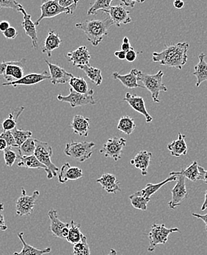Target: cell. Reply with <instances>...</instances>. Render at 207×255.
<instances>
[{"instance_id":"cell-4","label":"cell","mask_w":207,"mask_h":255,"mask_svg":"<svg viewBox=\"0 0 207 255\" xmlns=\"http://www.w3.org/2000/svg\"><path fill=\"white\" fill-rule=\"evenodd\" d=\"M163 76L164 73L162 70H159L155 75L142 73L140 75L139 81L142 83V85L148 92H151L153 101L156 104L160 103L159 99V93L168 91L166 86L162 82Z\"/></svg>"},{"instance_id":"cell-31","label":"cell","mask_w":207,"mask_h":255,"mask_svg":"<svg viewBox=\"0 0 207 255\" xmlns=\"http://www.w3.org/2000/svg\"><path fill=\"white\" fill-rule=\"evenodd\" d=\"M199 164L196 161L192 162L190 166L186 169L182 168L179 172H171L170 176H174L176 174H182L186 179H189L191 182H196L199 180L200 177V171L199 169Z\"/></svg>"},{"instance_id":"cell-25","label":"cell","mask_w":207,"mask_h":255,"mask_svg":"<svg viewBox=\"0 0 207 255\" xmlns=\"http://www.w3.org/2000/svg\"><path fill=\"white\" fill-rule=\"evenodd\" d=\"M18 167H24L27 169H43L47 174V179H53L54 176L51 172L48 170L44 164L41 163L35 155L28 156H21L18 157Z\"/></svg>"},{"instance_id":"cell-58","label":"cell","mask_w":207,"mask_h":255,"mask_svg":"<svg viewBox=\"0 0 207 255\" xmlns=\"http://www.w3.org/2000/svg\"><path fill=\"white\" fill-rule=\"evenodd\" d=\"M107 255H117V252L116 250H113V249H111L110 251V253H109Z\"/></svg>"},{"instance_id":"cell-22","label":"cell","mask_w":207,"mask_h":255,"mask_svg":"<svg viewBox=\"0 0 207 255\" xmlns=\"http://www.w3.org/2000/svg\"><path fill=\"white\" fill-rule=\"evenodd\" d=\"M96 182L102 185V189L107 193H117L121 192L120 182L116 177V176L111 173H104L99 179L96 180Z\"/></svg>"},{"instance_id":"cell-43","label":"cell","mask_w":207,"mask_h":255,"mask_svg":"<svg viewBox=\"0 0 207 255\" xmlns=\"http://www.w3.org/2000/svg\"><path fill=\"white\" fill-rule=\"evenodd\" d=\"M21 7L22 5L16 0H0V9L10 8L20 12Z\"/></svg>"},{"instance_id":"cell-39","label":"cell","mask_w":207,"mask_h":255,"mask_svg":"<svg viewBox=\"0 0 207 255\" xmlns=\"http://www.w3.org/2000/svg\"><path fill=\"white\" fill-rule=\"evenodd\" d=\"M130 201H131L132 206L137 210H142V211H146L147 205L149 203L151 199L144 197L135 193L134 194L130 196Z\"/></svg>"},{"instance_id":"cell-18","label":"cell","mask_w":207,"mask_h":255,"mask_svg":"<svg viewBox=\"0 0 207 255\" xmlns=\"http://www.w3.org/2000/svg\"><path fill=\"white\" fill-rule=\"evenodd\" d=\"M67 58L73 66L79 68L81 66L89 64L91 55L86 46H81L76 50L67 53Z\"/></svg>"},{"instance_id":"cell-7","label":"cell","mask_w":207,"mask_h":255,"mask_svg":"<svg viewBox=\"0 0 207 255\" xmlns=\"http://www.w3.org/2000/svg\"><path fill=\"white\" fill-rule=\"evenodd\" d=\"M94 90L90 89L86 94H80L70 89V93L67 96L58 95L57 99L61 102L69 103L72 108L86 105H96L97 101L94 99Z\"/></svg>"},{"instance_id":"cell-33","label":"cell","mask_w":207,"mask_h":255,"mask_svg":"<svg viewBox=\"0 0 207 255\" xmlns=\"http://www.w3.org/2000/svg\"><path fill=\"white\" fill-rule=\"evenodd\" d=\"M24 110V107H19L18 108L15 109L12 113L9 115V117L6 118L2 124H1V127H2V131H7V130H12L16 128L17 125L18 118H19L20 115L22 113L23 111Z\"/></svg>"},{"instance_id":"cell-45","label":"cell","mask_w":207,"mask_h":255,"mask_svg":"<svg viewBox=\"0 0 207 255\" xmlns=\"http://www.w3.org/2000/svg\"><path fill=\"white\" fill-rule=\"evenodd\" d=\"M0 138H2L4 140L7 142V146L10 147H17L16 145V140L13 137L10 130H7V131H1L0 133Z\"/></svg>"},{"instance_id":"cell-32","label":"cell","mask_w":207,"mask_h":255,"mask_svg":"<svg viewBox=\"0 0 207 255\" xmlns=\"http://www.w3.org/2000/svg\"><path fill=\"white\" fill-rule=\"evenodd\" d=\"M81 70H83L86 74L87 78L95 84V85L99 87L102 84L103 81V77L102 75V70L96 67H92L90 64L87 65L81 66L79 67Z\"/></svg>"},{"instance_id":"cell-40","label":"cell","mask_w":207,"mask_h":255,"mask_svg":"<svg viewBox=\"0 0 207 255\" xmlns=\"http://www.w3.org/2000/svg\"><path fill=\"white\" fill-rule=\"evenodd\" d=\"M73 255H91L90 247L87 244L86 236H83L79 243L73 245Z\"/></svg>"},{"instance_id":"cell-27","label":"cell","mask_w":207,"mask_h":255,"mask_svg":"<svg viewBox=\"0 0 207 255\" xmlns=\"http://www.w3.org/2000/svg\"><path fill=\"white\" fill-rule=\"evenodd\" d=\"M61 43H62V40L60 38L59 34L56 33L55 30H50L48 36L44 41L42 53L47 54L49 58H51L52 52L56 49L59 48Z\"/></svg>"},{"instance_id":"cell-29","label":"cell","mask_w":207,"mask_h":255,"mask_svg":"<svg viewBox=\"0 0 207 255\" xmlns=\"http://www.w3.org/2000/svg\"><path fill=\"white\" fill-rule=\"evenodd\" d=\"M18 239L21 241L23 245L22 250L20 253L15 252L13 255H44L51 253L52 248H46L44 250H38L32 246L29 245L24 239V233H18Z\"/></svg>"},{"instance_id":"cell-24","label":"cell","mask_w":207,"mask_h":255,"mask_svg":"<svg viewBox=\"0 0 207 255\" xmlns=\"http://www.w3.org/2000/svg\"><path fill=\"white\" fill-rule=\"evenodd\" d=\"M151 157L152 153L147 150H141L135 156L134 159L130 161V164L140 170L142 176H146L148 167L151 163Z\"/></svg>"},{"instance_id":"cell-20","label":"cell","mask_w":207,"mask_h":255,"mask_svg":"<svg viewBox=\"0 0 207 255\" xmlns=\"http://www.w3.org/2000/svg\"><path fill=\"white\" fill-rule=\"evenodd\" d=\"M20 12L23 14V21L21 25L25 31L26 35L31 38L33 48L36 49L38 47V41L37 26L35 25V22L32 21L31 15L27 13L23 6L20 9Z\"/></svg>"},{"instance_id":"cell-3","label":"cell","mask_w":207,"mask_h":255,"mask_svg":"<svg viewBox=\"0 0 207 255\" xmlns=\"http://www.w3.org/2000/svg\"><path fill=\"white\" fill-rule=\"evenodd\" d=\"M180 230L177 227L167 228L165 224H153L151 230L148 234V252L154 253L158 245H164L168 241L170 235L174 233H179Z\"/></svg>"},{"instance_id":"cell-47","label":"cell","mask_w":207,"mask_h":255,"mask_svg":"<svg viewBox=\"0 0 207 255\" xmlns=\"http://www.w3.org/2000/svg\"><path fill=\"white\" fill-rule=\"evenodd\" d=\"M3 35L7 39H14L18 36V32L15 27L10 26L6 31L3 33Z\"/></svg>"},{"instance_id":"cell-26","label":"cell","mask_w":207,"mask_h":255,"mask_svg":"<svg viewBox=\"0 0 207 255\" xmlns=\"http://www.w3.org/2000/svg\"><path fill=\"white\" fill-rule=\"evenodd\" d=\"M186 136L179 133L178 139L173 140L172 142L168 144V150L171 152V154L175 157H180L181 156H185L188 153V147L185 142Z\"/></svg>"},{"instance_id":"cell-56","label":"cell","mask_w":207,"mask_h":255,"mask_svg":"<svg viewBox=\"0 0 207 255\" xmlns=\"http://www.w3.org/2000/svg\"><path fill=\"white\" fill-rule=\"evenodd\" d=\"M7 147H8L7 142L2 138H0V151H4Z\"/></svg>"},{"instance_id":"cell-9","label":"cell","mask_w":207,"mask_h":255,"mask_svg":"<svg viewBox=\"0 0 207 255\" xmlns=\"http://www.w3.org/2000/svg\"><path fill=\"white\" fill-rule=\"evenodd\" d=\"M38 190H35L32 196H27L24 188H21V196L18 198L16 203V213L18 216H30L34 210L35 203L39 197Z\"/></svg>"},{"instance_id":"cell-52","label":"cell","mask_w":207,"mask_h":255,"mask_svg":"<svg viewBox=\"0 0 207 255\" xmlns=\"http://www.w3.org/2000/svg\"><path fill=\"white\" fill-rule=\"evenodd\" d=\"M127 7H134L136 2H139V0H120Z\"/></svg>"},{"instance_id":"cell-42","label":"cell","mask_w":207,"mask_h":255,"mask_svg":"<svg viewBox=\"0 0 207 255\" xmlns=\"http://www.w3.org/2000/svg\"><path fill=\"white\" fill-rule=\"evenodd\" d=\"M18 159L17 153L12 150V147H7L4 150V159L5 162L6 166L7 167H12Z\"/></svg>"},{"instance_id":"cell-46","label":"cell","mask_w":207,"mask_h":255,"mask_svg":"<svg viewBox=\"0 0 207 255\" xmlns=\"http://www.w3.org/2000/svg\"><path fill=\"white\" fill-rule=\"evenodd\" d=\"M4 204L1 203V204H0V230H1V231H6V230H7L5 220H4Z\"/></svg>"},{"instance_id":"cell-21","label":"cell","mask_w":207,"mask_h":255,"mask_svg":"<svg viewBox=\"0 0 207 255\" xmlns=\"http://www.w3.org/2000/svg\"><path fill=\"white\" fill-rule=\"evenodd\" d=\"M83 176L82 170L78 167H72L70 164L67 162L62 166L59 173H58V181L61 184L69 182V181H76L81 179Z\"/></svg>"},{"instance_id":"cell-16","label":"cell","mask_w":207,"mask_h":255,"mask_svg":"<svg viewBox=\"0 0 207 255\" xmlns=\"http://www.w3.org/2000/svg\"><path fill=\"white\" fill-rule=\"evenodd\" d=\"M124 102H127L135 111L143 115L145 121L148 124L153 121V118L151 116L145 107V101L142 97L138 96L137 95H132L127 92L123 99Z\"/></svg>"},{"instance_id":"cell-38","label":"cell","mask_w":207,"mask_h":255,"mask_svg":"<svg viewBox=\"0 0 207 255\" xmlns=\"http://www.w3.org/2000/svg\"><path fill=\"white\" fill-rule=\"evenodd\" d=\"M113 0H96L94 2L90 3V7L87 10V15H96L99 10L103 11L111 7Z\"/></svg>"},{"instance_id":"cell-51","label":"cell","mask_w":207,"mask_h":255,"mask_svg":"<svg viewBox=\"0 0 207 255\" xmlns=\"http://www.w3.org/2000/svg\"><path fill=\"white\" fill-rule=\"evenodd\" d=\"M192 216L193 217L197 218V219H201L205 222V226H206V231L207 232V214L200 215L197 214V213H192Z\"/></svg>"},{"instance_id":"cell-59","label":"cell","mask_w":207,"mask_h":255,"mask_svg":"<svg viewBox=\"0 0 207 255\" xmlns=\"http://www.w3.org/2000/svg\"><path fill=\"white\" fill-rule=\"evenodd\" d=\"M145 1V0H139V3H143Z\"/></svg>"},{"instance_id":"cell-49","label":"cell","mask_w":207,"mask_h":255,"mask_svg":"<svg viewBox=\"0 0 207 255\" xmlns=\"http://www.w3.org/2000/svg\"><path fill=\"white\" fill-rule=\"evenodd\" d=\"M136 58H137V53L135 51L134 48L129 50L128 52H127V55H126V60H127L128 62H133V61H136Z\"/></svg>"},{"instance_id":"cell-1","label":"cell","mask_w":207,"mask_h":255,"mask_svg":"<svg viewBox=\"0 0 207 255\" xmlns=\"http://www.w3.org/2000/svg\"><path fill=\"white\" fill-rule=\"evenodd\" d=\"M190 44L180 42L167 46L160 53H153L152 61L161 65L182 70L188 61V51Z\"/></svg>"},{"instance_id":"cell-41","label":"cell","mask_w":207,"mask_h":255,"mask_svg":"<svg viewBox=\"0 0 207 255\" xmlns=\"http://www.w3.org/2000/svg\"><path fill=\"white\" fill-rule=\"evenodd\" d=\"M10 131H11L15 140H16L17 147L22 145L27 139L31 137L32 135H33V133L30 130H21V129H18L17 128H15Z\"/></svg>"},{"instance_id":"cell-10","label":"cell","mask_w":207,"mask_h":255,"mask_svg":"<svg viewBox=\"0 0 207 255\" xmlns=\"http://www.w3.org/2000/svg\"><path fill=\"white\" fill-rule=\"evenodd\" d=\"M127 145V140L123 137L110 138L102 146L100 153L104 154L107 158H111L113 160L118 162L121 159L124 147Z\"/></svg>"},{"instance_id":"cell-15","label":"cell","mask_w":207,"mask_h":255,"mask_svg":"<svg viewBox=\"0 0 207 255\" xmlns=\"http://www.w3.org/2000/svg\"><path fill=\"white\" fill-rule=\"evenodd\" d=\"M46 80H50V74L47 71L42 73H30L24 75L21 79L18 81H12V82L3 83L1 85L7 87H13L14 88L19 86H30L39 84Z\"/></svg>"},{"instance_id":"cell-19","label":"cell","mask_w":207,"mask_h":255,"mask_svg":"<svg viewBox=\"0 0 207 255\" xmlns=\"http://www.w3.org/2000/svg\"><path fill=\"white\" fill-rule=\"evenodd\" d=\"M45 62L48 65L50 72V81L54 85L57 84H65L69 83L70 78L73 76L71 73L66 71L65 69L56 64H52L50 61L45 60Z\"/></svg>"},{"instance_id":"cell-35","label":"cell","mask_w":207,"mask_h":255,"mask_svg":"<svg viewBox=\"0 0 207 255\" xmlns=\"http://www.w3.org/2000/svg\"><path fill=\"white\" fill-rule=\"evenodd\" d=\"M136 125L134 119L130 116H124L119 120L117 128L127 135L132 134L136 129Z\"/></svg>"},{"instance_id":"cell-28","label":"cell","mask_w":207,"mask_h":255,"mask_svg":"<svg viewBox=\"0 0 207 255\" xmlns=\"http://www.w3.org/2000/svg\"><path fill=\"white\" fill-rule=\"evenodd\" d=\"M199 62L194 67L193 75L197 78L196 87H199L202 83L207 81V63L206 61V55L201 53L199 56Z\"/></svg>"},{"instance_id":"cell-34","label":"cell","mask_w":207,"mask_h":255,"mask_svg":"<svg viewBox=\"0 0 207 255\" xmlns=\"http://www.w3.org/2000/svg\"><path fill=\"white\" fill-rule=\"evenodd\" d=\"M70 226L69 236L67 240L69 243L74 245V244H77L82 240L84 235L82 234L80 230V224H76L73 220H71Z\"/></svg>"},{"instance_id":"cell-54","label":"cell","mask_w":207,"mask_h":255,"mask_svg":"<svg viewBox=\"0 0 207 255\" xmlns=\"http://www.w3.org/2000/svg\"><path fill=\"white\" fill-rule=\"evenodd\" d=\"M173 6H174L175 8L178 9V10H181V9L183 8L184 6H185V2H184L183 0H174V1H173Z\"/></svg>"},{"instance_id":"cell-11","label":"cell","mask_w":207,"mask_h":255,"mask_svg":"<svg viewBox=\"0 0 207 255\" xmlns=\"http://www.w3.org/2000/svg\"><path fill=\"white\" fill-rule=\"evenodd\" d=\"M174 176L177 177L176 184L171 190L172 199L168 202V207L172 210H174L176 207L180 206L188 196L186 182H185L186 178L182 174H176Z\"/></svg>"},{"instance_id":"cell-37","label":"cell","mask_w":207,"mask_h":255,"mask_svg":"<svg viewBox=\"0 0 207 255\" xmlns=\"http://www.w3.org/2000/svg\"><path fill=\"white\" fill-rule=\"evenodd\" d=\"M69 84L70 86V88L78 93L86 94L90 90L87 81L83 78L73 76L70 78Z\"/></svg>"},{"instance_id":"cell-30","label":"cell","mask_w":207,"mask_h":255,"mask_svg":"<svg viewBox=\"0 0 207 255\" xmlns=\"http://www.w3.org/2000/svg\"><path fill=\"white\" fill-rule=\"evenodd\" d=\"M176 179H177V177L176 176H170V177L167 178L165 180L162 181V182L158 183V184H151V183L147 184L145 188L139 190V191L136 192V193L140 195V196L150 199L151 196L155 194L156 192L160 190L167 183L174 182V181H176Z\"/></svg>"},{"instance_id":"cell-53","label":"cell","mask_w":207,"mask_h":255,"mask_svg":"<svg viewBox=\"0 0 207 255\" xmlns=\"http://www.w3.org/2000/svg\"><path fill=\"white\" fill-rule=\"evenodd\" d=\"M10 27V23L7 21H1L0 22V31L2 32V33L6 31Z\"/></svg>"},{"instance_id":"cell-14","label":"cell","mask_w":207,"mask_h":255,"mask_svg":"<svg viewBox=\"0 0 207 255\" xmlns=\"http://www.w3.org/2000/svg\"><path fill=\"white\" fill-rule=\"evenodd\" d=\"M102 12L107 13L113 21V25L118 27H120L121 24H130L133 21V18L130 16V12L121 4L111 6L110 8Z\"/></svg>"},{"instance_id":"cell-2","label":"cell","mask_w":207,"mask_h":255,"mask_svg":"<svg viewBox=\"0 0 207 255\" xmlns=\"http://www.w3.org/2000/svg\"><path fill=\"white\" fill-rule=\"evenodd\" d=\"M113 25V21L110 18L104 19L85 20L75 24L76 28L82 30L87 37V41L92 45L96 47L99 45L104 37L109 33V29Z\"/></svg>"},{"instance_id":"cell-23","label":"cell","mask_w":207,"mask_h":255,"mask_svg":"<svg viewBox=\"0 0 207 255\" xmlns=\"http://www.w3.org/2000/svg\"><path fill=\"white\" fill-rule=\"evenodd\" d=\"M73 133L83 137L88 136L90 130V119L82 115H75L70 124Z\"/></svg>"},{"instance_id":"cell-55","label":"cell","mask_w":207,"mask_h":255,"mask_svg":"<svg viewBox=\"0 0 207 255\" xmlns=\"http://www.w3.org/2000/svg\"><path fill=\"white\" fill-rule=\"evenodd\" d=\"M114 55L115 56L117 57L119 59L124 60L126 59L127 52L123 51V50H120V51H116L114 53Z\"/></svg>"},{"instance_id":"cell-36","label":"cell","mask_w":207,"mask_h":255,"mask_svg":"<svg viewBox=\"0 0 207 255\" xmlns=\"http://www.w3.org/2000/svg\"><path fill=\"white\" fill-rule=\"evenodd\" d=\"M35 139H32L31 137L29 138L28 139L25 141L24 143L18 147H15L16 148L17 151V156L18 157L21 156H28L34 155L35 151Z\"/></svg>"},{"instance_id":"cell-48","label":"cell","mask_w":207,"mask_h":255,"mask_svg":"<svg viewBox=\"0 0 207 255\" xmlns=\"http://www.w3.org/2000/svg\"><path fill=\"white\" fill-rule=\"evenodd\" d=\"M121 50L123 51L128 52L129 50H132L133 49V47H132L131 44H130V39H129L128 37H124L123 38L122 44L121 45Z\"/></svg>"},{"instance_id":"cell-6","label":"cell","mask_w":207,"mask_h":255,"mask_svg":"<svg viewBox=\"0 0 207 255\" xmlns=\"http://www.w3.org/2000/svg\"><path fill=\"white\" fill-rule=\"evenodd\" d=\"M26 58L19 61L0 62V75H2L7 82L18 81L24 75Z\"/></svg>"},{"instance_id":"cell-44","label":"cell","mask_w":207,"mask_h":255,"mask_svg":"<svg viewBox=\"0 0 207 255\" xmlns=\"http://www.w3.org/2000/svg\"><path fill=\"white\" fill-rule=\"evenodd\" d=\"M58 1V4L64 7V8L68 9L70 10L71 14H73L74 10H76L77 7L78 2L79 0H57Z\"/></svg>"},{"instance_id":"cell-13","label":"cell","mask_w":207,"mask_h":255,"mask_svg":"<svg viewBox=\"0 0 207 255\" xmlns=\"http://www.w3.org/2000/svg\"><path fill=\"white\" fill-rule=\"evenodd\" d=\"M48 216L50 219V230L52 236L61 239H67L69 233V224L63 222L58 216V212L55 209H51L48 212Z\"/></svg>"},{"instance_id":"cell-17","label":"cell","mask_w":207,"mask_h":255,"mask_svg":"<svg viewBox=\"0 0 207 255\" xmlns=\"http://www.w3.org/2000/svg\"><path fill=\"white\" fill-rule=\"evenodd\" d=\"M142 72L138 69H133L130 73L127 75H121L120 73H113V78L114 79L118 80L120 81L121 84L128 89H135V88H145L143 86L139 85L138 84V81L140 79V75Z\"/></svg>"},{"instance_id":"cell-12","label":"cell","mask_w":207,"mask_h":255,"mask_svg":"<svg viewBox=\"0 0 207 255\" xmlns=\"http://www.w3.org/2000/svg\"><path fill=\"white\" fill-rule=\"evenodd\" d=\"M41 10V16L35 21L36 26L39 25L40 22L44 18L55 17L61 13L71 15L70 10L61 7L57 0H42Z\"/></svg>"},{"instance_id":"cell-5","label":"cell","mask_w":207,"mask_h":255,"mask_svg":"<svg viewBox=\"0 0 207 255\" xmlns=\"http://www.w3.org/2000/svg\"><path fill=\"white\" fill-rule=\"evenodd\" d=\"M95 145L93 142H72L66 145L64 153L69 157L82 163L91 157Z\"/></svg>"},{"instance_id":"cell-57","label":"cell","mask_w":207,"mask_h":255,"mask_svg":"<svg viewBox=\"0 0 207 255\" xmlns=\"http://www.w3.org/2000/svg\"><path fill=\"white\" fill-rule=\"evenodd\" d=\"M207 209V190L206 193H205V201H204L203 204H202V211H205Z\"/></svg>"},{"instance_id":"cell-8","label":"cell","mask_w":207,"mask_h":255,"mask_svg":"<svg viewBox=\"0 0 207 255\" xmlns=\"http://www.w3.org/2000/svg\"><path fill=\"white\" fill-rule=\"evenodd\" d=\"M35 142L36 145L35 156L41 163L44 164L48 168L54 177L58 176L60 170L59 168L52 162V156L53 154L52 146L47 142H42L39 139H35Z\"/></svg>"},{"instance_id":"cell-50","label":"cell","mask_w":207,"mask_h":255,"mask_svg":"<svg viewBox=\"0 0 207 255\" xmlns=\"http://www.w3.org/2000/svg\"><path fill=\"white\" fill-rule=\"evenodd\" d=\"M199 171H200V177L199 180L204 181L207 184V170H205L202 166H199Z\"/></svg>"}]
</instances>
